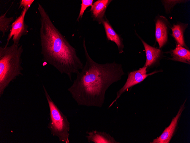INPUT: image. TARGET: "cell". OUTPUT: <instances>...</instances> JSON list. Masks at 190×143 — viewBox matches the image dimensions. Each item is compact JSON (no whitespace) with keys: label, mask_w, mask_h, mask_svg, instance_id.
<instances>
[{"label":"cell","mask_w":190,"mask_h":143,"mask_svg":"<svg viewBox=\"0 0 190 143\" xmlns=\"http://www.w3.org/2000/svg\"><path fill=\"white\" fill-rule=\"evenodd\" d=\"M34 0H21L20 1L19 7L29 9Z\"/></svg>","instance_id":"17"},{"label":"cell","mask_w":190,"mask_h":143,"mask_svg":"<svg viewBox=\"0 0 190 143\" xmlns=\"http://www.w3.org/2000/svg\"><path fill=\"white\" fill-rule=\"evenodd\" d=\"M184 104L181 106L176 116L172 119L170 125L164 130L162 134L157 138L154 140L152 143H169L175 128L181 114L184 108Z\"/></svg>","instance_id":"8"},{"label":"cell","mask_w":190,"mask_h":143,"mask_svg":"<svg viewBox=\"0 0 190 143\" xmlns=\"http://www.w3.org/2000/svg\"><path fill=\"white\" fill-rule=\"evenodd\" d=\"M111 0H98L94 3L89 11L93 21L102 23L106 17L105 12L107 8L111 2Z\"/></svg>","instance_id":"9"},{"label":"cell","mask_w":190,"mask_h":143,"mask_svg":"<svg viewBox=\"0 0 190 143\" xmlns=\"http://www.w3.org/2000/svg\"><path fill=\"white\" fill-rule=\"evenodd\" d=\"M102 23L104 27L106 36L108 40L114 42L117 46L119 53H122L123 52L124 48L123 39L114 30L106 17L102 21Z\"/></svg>","instance_id":"11"},{"label":"cell","mask_w":190,"mask_h":143,"mask_svg":"<svg viewBox=\"0 0 190 143\" xmlns=\"http://www.w3.org/2000/svg\"><path fill=\"white\" fill-rule=\"evenodd\" d=\"M170 53L172 57L169 59L190 64V51L187 49L177 44L175 48Z\"/></svg>","instance_id":"13"},{"label":"cell","mask_w":190,"mask_h":143,"mask_svg":"<svg viewBox=\"0 0 190 143\" xmlns=\"http://www.w3.org/2000/svg\"><path fill=\"white\" fill-rule=\"evenodd\" d=\"M88 134L86 136L88 141L94 143H117L109 134L105 132H101L96 130L86 132Z\"/></svg>","instance_id":"14"},{"label":"cell","mask_w":190,"mask_h":143,"mask_svg":"<svg viewBox=\"0 0 190 143\" xmlns=\"http://www.w3.org/2000/svg\"><path fill=\"white\" fill-rule=\"evenodd\" d=\"M28 9L23 8L20 15L12 23L10 32L8 35L5 46H8L9 41L13 37V43L19 44L22 36L26 35L28 32V26L25 22V15Z\"/></svg>","instance_id":"5"},{"label":"cell","mask_w":190,"mask_h":143,"mask_svg":"<svg viewBox=\"0 0 190 143\" xmlns=\"http://www.w3.org/2000/svg\"><path fill=\"white\" fill-rule=\"evenodd\" d=\"M154 21L155 25L156 40L161 48L168 41L169 32L172 25L165 17L159 14L156 16Z\"/></svg>","instance_id":"7"},{"label":"cell","mask_w":190,"mask_h":143,"mask_svg":"<svg viewBox=\"0 0 190 143\" xmlns=\"http://www.w3.org/2000/svg\"><path fill=\"white\" fill-rule=\"evenodd\" d=\"M43 86L49 109L50 120L48 128L51 134L57 137L60 142L69 143L70 123L52 100L44 86Z\"/></svg>","instance_id":"4"},{"label":"cell","mask_w":190,"mask_h":143,"mask_svg":"<svg viewBox=\"0 0 190 143\" xmlns=\"http://www.w3.org/2000/svg\"><path fill=\"white\" fill-rule=\"evenodd\" d=\"M41 27V53L44 61L72 81L73 74H78L84 67L75 49L69 43L51 21L42 6L38 3Z\"/></svg>","instance_id":"2"},{"label":"cell","mask_w":190,"mask_h":143,"mask_svg":"<svg viewBox=\"0 0 190 143\" xmlns=\"http://www.w3.org/2000/svg\"><path fill=\"white\" fill-rule=\"evenodd\" d=\"M22 45L13 43L9 46L0 47V97L12 81L22 75Z\"/></svg>","instance_id":"3"},{"label":"cell","mask_w":190,"mask_h":143,"mask_svg":"<svg viewBox=\"0 0 190 143\" xmlns=\"http://www.w3.org/2000/svg\"><path fill=\"white\" fill-rule=\"evenodd\" d=\"M138 37L141 41L144 48L146 60L143 67L147 68L157 63L160 59L162 55V52L160 49L151 46L145 42L136 33Z\"/></svg>","instance_id":"10"},{"label":"cell","mask_w":190,"mask_h":143,"mask_svg":"<svg viewBox=\"0 0 190 143\" xmlns=\"http://www.w3.org/2000/svg\"><path fill=\"white\" fill-rule=\"evenodd\" d=\"M7 12L0 16V31L3 33V36H5V33L11 29V25L10 24L14 20L13 17H7Z\"/></svg>","instance_id":"15"},{"label":"cell","mask_w":190,"mask_h":143,"mask_svg":"<svg viewBox=\"0 0 190 143\" xmlns=\"http://www.w3.org/2000/svg\"><path fill=\"white\" fill-rule=\"evenodd\" d=\"M93 1V0H81L82 3L80 12L77 19V21L79 22L80 19H81L85 11L88 7L92 6Z\"/></svg>","instance_id":"16"},{"label":"cell","mask_w":190,"mask_h":143,"mask_svg":"<svg viewBox=\"0 0 190 143\" xmlns=\"http://www.w3.org/2000/svg\"><path fill=\"white\" fill-rule=\"evenodd\" d=\"M146 67H143L139 69L131 72L128 74L127 80L123 85L116 93L117 96L115 100L111 104L110 108L119 98L121 95L127 89L132 86L141 83L149 76L158 72L154 71L147 74Z\"/></svg>","instance_id":"6"},{"label":"cell","mask_w":190,"mask_h":143,"mask_svg":"<svg viewBox=\"0 0 190 143\" xmlns=\"http://www.w3.org/2000/svg\"><path fill=\"white\" fill-rule=\"evenodd\" d=\"M188 24L177 21L175 24H173L170 29L172 31L171 35L174 39L177 44L187 49L184 39V33L188 27Z\"/></svg>","instance_id":"12"},{"label":"cell","mask_w":190,"mask_h":143,"mask_svg":"<svg viewBox=\"0 0 190 143\" xmlns=\"http://www.w3.org/2000/svg\"><path fill=\"white\" fill-rule=\"evenodd\" d=\"M83 47L85 65L68 90L79 106L101 107L108 89L120 80L125 72L121 64L115 62L100 64L93 60L88 52L84 38Z\"/></svg>","instance_id":"1"}]
</instances>
